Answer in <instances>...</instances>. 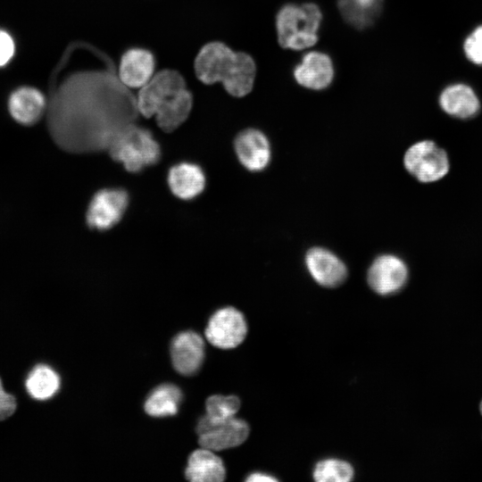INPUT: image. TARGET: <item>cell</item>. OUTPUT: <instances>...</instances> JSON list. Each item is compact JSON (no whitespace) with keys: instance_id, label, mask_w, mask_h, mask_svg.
I'll use <instances>...</instances> for the list:
<instances>
[{"instance_id":"13","label":"cell","mask_w":482,"mask_h":482,"mask_svg":"<svg viewBox=\"0 0 482 482\" xmlns=\"http://www.w3.org/2000/svg\"><path fill=\"white\" fill-rule=\"evenodd\" d=\"M170 355L175 370L186 376L195 374L204 358V343L202 337L194 331L178 334L170 345Z\"/></svg>"},{"instance_id":"8","label":"cell","mask_w":482,"mask_h":482,"mask_svg":"<svg viewBox=\"0 0 482 482\" xmlns=\"http://www.w3.org/2000/svg\"><path fill=\"white\" fill-rule=\"evenodd\" d=\"M408 269L404 262L394 254L377 257L368 270V284L378 295H387L399 291L406 283Z\"/></svg>"},{"instance_id":"25","label":"cell","mask_w":482,"mask_h":482,"mask_svg":"<svg viewBox=\"0 0 482 482\" xmlns=\"http://www.w3.org/2000/svg\"><path fill=\"white\" fill-rule=\"evenodd\" d=\"M464 51L470 61L482 64V25L478 27L464 42Z\"/></svg>"},{"instance_id":"19","label":"cell","mask_w":482,"mask_h":482,"mask_svg":"<svg viewBox=\"0 0 482 482\" xmlns=\"http://www.w3.org/2000/svg\"><path fill=\"white\" fill-rule=\"evenodd\" d=\"M439 103L446 113L461 119L473 117L480 107L474 91L464 84L446 87L440 96Z\"/></svg>"},{"instance_id":"15","label":"cell","mask_w":482,"mask_h":482,"mask_svg":"<svg viewBox=\"0 0 482 482\" xmlns=\"http://www.w3.org/2000/svg\"><path fill=\"white\" fill-rule=\"evenodd\" d=\"M155 60L154 54L140 47L127 50L119 65L120 80L132 88L142 87L154 76Z\"/></svg>"},{"instance_id":"24","label":"cell","mask_w":482,"mask_h":482,"mask_svg":"<svg viewBox=\"0 0 482 482\" xmlns=\"http://www.w3.org/2000/svg\"><path fill=\"white\" fill-rule=\"evenodd\" d=\"M353 475V466L338 459L322 460L313 470V478L317 482H349Z\"/></svg>"},{"instance_id":"11","label":"cell","mask_w":482,"mask_h":482,"mask_svg":"<svg viewBox=\"0 0 482 482\" xmlns=\"http://www.w3.org/2000/svg\"><path fill=\"white\" fill-rule=\"evenodd\" d=\"M234 146L239 162L251 171L262 170L270 161V142L258 129H247L240 132L235 139Z\"/></svg>"},{"instance_id":"10","label":"cell","mask_w":482,"mask_h":482,"mask_svg":"<svg viewBox=\"0 0 482 482\" xmlns=\"http://www.w3.org/2000/svg\"><path fill=\"white\" fill-rule=\"evenodd\" d=\"M305 265L312 278L326 287H338L347 277L345 264L335 253L322 247H313L307 252Z\"/></svg>"},{"instance_id":"1","label":"cell","mask_w":482,"mask_h":482,"mask_svg":"<svg viewBox=\"0 0 482 482\" xmlns=\"http://www.w3.org/2000/svg\"><path fill=\"white\" fill-rule=\"evenodd\" d=\"M195 71L203 83L221 82L229 95L242 97L253 88L256 66L249 54L236 53L224 43L214 41L201 48L195 61Z\"/></svg>"},{"instance_id":"20","label":"cell","mask_w":482,"mask_h":482,"mask_svg":"<svg viewBox=\"0 0 482 482\" xmlns=\"http://www.w3.org/2000/svg\"><path fill=\"white\" fill-rule=\"evenodd\" d=\"M383 0H338L337 6L345 21L358 29L372 25L382 9Z\"/></svg>"},{"instance_id":"3","label":"cell","mask_w":482,"mask_h":482,"mask_svg":"<svg viewBox=\"0 0 482 482\" xmlns=\"http://www.w3.org/2000/svg\"><path fill=\"white\" fill-rule=\"evenodd\" d=\"M112 158L129 172L137 173L157 163L161 147L150 130L129 124L122 129L108 146Z\"/></svg>"},{"instance_id":"5","label":"cell","mask_w":482,"mask_h":482,"mask_svg":"<svg viewBox=\"0 0 482 482\" xmlns=\"http://www.w3.org/2000/svg\"><path fill=\"white\" fill-rule=\"evenodd\" d=\"M128 204L129 195L126 190L101 189L94 195L88 204L87 224L93 229L108 230L121 220Z\"/></svg>"},{"instance_id":"14","label":"cell","mask_w":482,"mask_h":482,"mask_svg":"<svg viewBox=\"0 0 482 482\" xmlns=\"http://www.w3.org/2000/svg\"><path fill=\"white\" fill-rule=\"evenodd\" d=\"M7 105L13 120L21 125L30 126L37 122L44 114L46 101L37 88L22 86L11 93Z\"/></svg>"},{"instance_id":"27","label":"cell","mask_w":482,"mask_h":482,"mask_svg":"<svg viewBox=\"0 0 482 482\" xmlns=\"http://www.w3.org/2000/svg\"><path fill=\"white\" fill-rule=\"evenodd\" d=\"M16 405L14 396L4 390L0 379V420L10 417L15 411Z\"/></svg>"},{"instance_id":"7","label":"cell","mask_w":482,"mask_h":482,"mask_svg":"<svg viewBox=\"0 0 482 482\" xmlns=\"http://www.w3.org/2000/svg\"><path fill=\"white\" fill-rule=\"evenodd\" d=\"M247 333L244 315L234 307L216 311L210 318L205 329L207 340L214 346L231 349L239 345Z\"/></svg>"},{"instance_id":"2","label":"cell","mask_w":482,"mask_h":482,"mask_svg":"<svg viewBox=\"0 0 482 482\" xmlns=\"http://www.w3.org/2000/svg\"><path fill=\"white\" fill-rule=\"evenodd\" d=\"M321 20L320 9L313 3L285 4L276 16L279 45L292 50H302L315 45Z\"/></svg>"},{"instance_id":"9","label":"cell","mask_w":482,"mask_h":482,"mask_svg":"<svg viewBox=\"0 0 482 482\" xmlns=\"http://www.w3.org/2000/svg\"><path fill=\"white\" fill-rule=\"evenodd\" d=\"M201 447L215 451L233 448L243 444L248 437V424L236 417L221 423L196 429Z\"/></svg>"},{"instance_id":"4","label":"cell","mask_w":482,"mask_h":482,"mask_svg":"<svg viewBox=\"0 0 482 482\" xmlns=\"http://www.w3.org/2000/svg\"><path fill=\"white\" fill-rule=\"evenodd\" d=\"M403 163L411 175L424 183L437 181L449 170L447 154L431 140H422L410 146Z\"/></svg>"},{"instance_id":"21","label":"cell","mask_w":482,"mask_h":482,"mask_svg":"<svg viewBox=\"0 0 482 482\" xmlns=\"http://www.w3.org/2000/svg\"><path fill=\"white\" fill-rule=\"evenodd\" d=\"M181 400L182 393L178 386L163 384L151 392L145 403V411L154 417L172 416L178 412Z\"/></svg>"},{"instance_id":"18","label":"cell","mask_w":482,"mask_h":482,"mask_svg":"<svg viewBox=\"0 0 482 482\" xmlns=\"http://www.w3.org/2000/svg\"><path fill=\"white\" fill-rule=\"evenodd\" d=\"M193 96L186 87L179 90L159 107L155 113L157 125L165 132L179 128L189 116Z\"/></svg>"},{"instance_id":"17","label":"cell","mask_w":482,"mask_h":482,"mask_svg":"<svg viewBox=\"0 0 482 482\" xmlns=\"http://www.w3.org/2000/svg\"><path fill=\"white\" fill-rule=\"evenodd\" d=\"M185 475L192 482H221L226 470L222 460L213 451L202 447L190 454Z\"/></svg>"},{"instance_id":"29","label":"cell","mask_w":482,"mask_h":482,"mask_svg":"<svg viewBox=\"0 0 482 482\" xmlns=\"http://www.w3.org/2000/svg\"><path fill=\"white\" fill-rule=\"evenodd\" d=\"M479 409H480V412H481V414H482V401H481V403H480Z\"/></svg>"},{"instance_id":"28","label":"cell","mask_w":482,"mask_h":482,"mask_svg":"<svg viewBox=\"0 0 482 482\" xmlns=\"http://www.w3.org/2000/svg\"><path fill=\"white\" fill-rule=\"evenodd\" d=\"M246 481H249V482H274V481H278V479L270 475V474H267V473H263V472H253L252 474H250L246 479Z\"/></svg>"},{"instance_id":"26","label":"cell","mask_w":482,"mask_h":482,"mask_svg":"<svg viewBox=\"0 0 482 482\" xmlns=\"http://www.w3.org/2000/svg\"><path fill=\"white\" fill-rule=\"evenodd\" d=\"M15 53V43L12 35L0 29V68L7 65Z\"/></svg>"},{"instance_id":"12","label":"cell","mask_w":482,"mask_h":482,"mask_svg":"<svg viewBox=\"0 0 482 482\" xmlns=\"http://www.w3.org/2000/svg\"><path fill=\"white\" fill-rule=\"evenodd\" d=\"M296 82L309 89L322 90L327 88L334 78V67L331 58L325 53L310 52L304 54L294 69Z\"/></svg>"},{"instance_id":"16","label":"cell","mask_w":482,"mask_h":482,"mask_svg":"<svg viewBox=\"0 0 482 482\" xmlns=\"http://www.w3.org/2000/svg\"><path fill=\"white\" fill-rule=\"evenodd\" d=\"M205 182L202 168L192 162H179L172 166L168 173L170 191L182 200H191L199 195L204 189Z\"/></svg>"},{"instance_id":"22","label":"cell","mask_w":482,"mask_h":482,"mask_svg":"<svg viewBox=\"0 0 482 482\" xmlns=\"http://www.w3.org/2000/svg\"><path fill=\"white\" fill-rule=\"evenodd\" d=\"M205 407L206 415L198 420L196 429L234 418L240 408V400L236 395H212L206 400Z\"/></svg>"},{"instance_id":"23","label":"cell","mask_w":482,"mask_h":482,"mask_svg":"<svg viewBox=\"0 0 482 482\" xmlns=\"http://www.w3.org/2000/svg\"><path fill=\"white\" fill-rule=\"evenodd\" d=\"M60 387V378L50 367L38 365L33 369L26 380V388L35 399L46 400Z\"/></svg>"},{"instance_id":"6","label":"cell","mask_w":482,"mask_h":482,"mask_svg":"<svg viewBox=\"0 0 482 482\" xmlns=\"http://www.w3.org/2000/svg\"><path fill=\"white\" fill-rule=\"evenodd\" d=\"M186 87L183 76L174 70H162L145 84L137 95L136 106L145 118L154 116L161 104L179 90Z\"/></svg>"}]
</instances>
